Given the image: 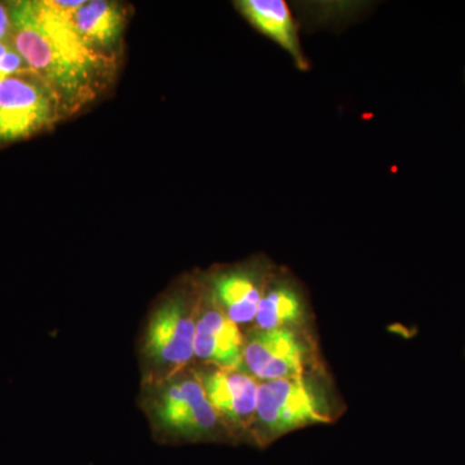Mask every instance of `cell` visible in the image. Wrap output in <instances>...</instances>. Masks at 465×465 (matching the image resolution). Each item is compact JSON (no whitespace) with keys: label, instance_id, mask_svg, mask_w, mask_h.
<instances>
[{"label":"cell","instance_id":"1","mask_svg":"<svg viewBox=\"0 0 465 465\" xmlns=\"http://www.w3.org/2000/svg\"><path fill=\"white\" fill-rule=\"evenodd\" d=\"M78 2H17L11 9L12 45L27 66L57 92L65 110L99 94L114 69V56L92 50L76 34Z\"/></svg>","mask_w":465,"mask_h":465},{"label":"cell","instance_id":"2","mask_svg":"<svg viewBox=\"0 0 465 465\" xmlns=\"http://www.w3.org/2000/svg\"><path fill=\"white\" fill-rule=\"evenodd\" d=\"M332 407L329 396L313 378L264 381L259 385L253 434L260 445H268L284 434L309 425L330 423Z\"/></svg>","mask_w":465,"mask_h":465},{"label":"cell","instance_id":"3","mask_svg":"<svg viewBox=\"0 0 465 465\" xmlns=\"http://www.w3.org/2000/svg\"><path fill=\"white\" fill-rule=\"evenodd\" d=\"M149 400L153 425L168 440L198 442L216 440L222 433V419L208 402L197 375L166 378Z\"/></svg>","mask_w":465,"mask_h":465},{"label":"cell","instance_id":"4","mask_svg":"<svg viewBox=\"0 0 465 465\" xmlns=\"http://www.w3.org/2000/svg\"><path fill=\"white\" fill-rule=\"evenodd\" d=\"M65 110L57 92L34 72L0 82V143L25 140L50 127Z\"/></svg>","mask_w":465,"mask_h":465},{"label":"cell","instance_id":"5","mask_svg":"<svg viewBox=\"0 0 465 465\" xmlns=\"http://www.w3.org/2000/svg\"><path fill=\"white\" fill-rule=\"evenodd\" d=\"M197 312L183 295L170 296L153 312L145 339L143 354L157 371L173 375L194 356Z\"/></svg>","mask_w":465,"mask_h":465},{"label":"cell","instance_id":"6","mask_svg":"<svg viewBox=\"0 0 465 465\" xmlns=\"http://www.w3.org/2000/svg\"><path fill=\"white\" fill-rule=\"evenodd\" d=\"M309 348L295 329L256 330L244 344L242 371L273 381L307 374Z\"/></svg>","mask_w":465,"mask_h":465},{"label":"cell","instance_id":"7","mask_svg":"<svg viewBox=\"0 0 465 465\" xmlns=\"http://www.w3.org/2000/svg\"><path fill=\"white\" fill-rule=\"evenodd\" d=\"M195 375L220 419L237 430L252 427L259 394V384L252 376L241 370L217 367L202 370Z\"/></svg>","mask_w":465,"mask_h":465},{"label":"cell","instance_id":"8","mask_svg":"<svg viewBox=\"0 0 465 465\" xmlns=\"http://www.w3.org/2000/svg\"><path fill=\"white\" fill-rule=\"evenodd\" d=\"M269 277L259 266H237L213 274L210 302L235 324L255 321Z\"/></svg>","mask_w":465,"mask_h":465},{"label":"cell","instance_id":"9","mask_svg":"<svg viewBox=\"0 0 465 465\" xmlns=\"http://www.w3.org/2000/svg\"><path fill=\"white\" fill-rule=\"evenodd\" d=\"M244 344L238 324L210 302V308L197 318L194 356L217 369L241 370Z\"/></svg>","mask_w":465,"mask_h":465},{"label":"cell","instance_id":"10","mask_svg":"<svg viewBox=\"0 0 465 465\" xmlns=\"http://www.w3.org/2000/svg\"><path fill=\"white\" fill-rule=\"evenodd\" d=\"M235 7L251 25L277 43L302 72L311 69L300 42L298 24L283 0H240Z\"/></svg>","mask_w":465,"mask_h":465},{"label":"cell","instance_id":"11","mask_svg":"<svg viewBox=\"0 0 465 465\" xmlns=\"http://www.w3.org/2000/svg\"><path fill=\"white\" fill-rule=\"evenodd\" d=\"M124 7L109 0L84 2L73 18L79 38L100 54L114 56L125 26Z\"/></svg>","mask_w":465,"mask_h":465},{"label":"cell","instance_id":"12","mask_svg":"<svg viewBox=\"0 0 465 465\" xmlns=\"http://www.w3.org/2000/svg\"><path fill=\"white\" fill-rule=\"evenodd\" d=\"M304 296L287 275L269 278L260 300L255 322L258 330L293 329L305 318Z\"/></svg>","mask_w":465,"mask_h":465},{"label":"cell","instance_id":"13","mask_svg":"<svg viewBox=\"0 0 465 465\" xmlns=\"http://www.w3.org/2000/svg\"><path fill=\"white\" fill-rule=\"evenodd\" d=\"M33 72L12 45L11 39L0 42V82L17 74Z\"/></svg>","mask_w":465,"mask_h":465},{"label":"cell","instance_id":"14","mask_svg":"<svg viewBox=\"0 0 465 465\" xmlns=\"http://www.w3.org/2000/svg\"><path fill=\"white\" fill-rule=\"evenodd\" d=\"M11 27V9L0 3V42L9 38Z\"/></svg>","mask_w":465,"mask_h":465}]
</instances>
